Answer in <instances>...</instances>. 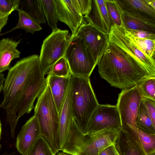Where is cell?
<instances>
[{
  "instance_id": "1",
  "label": "cell",
  "mask_w": 155,
  "mask_h": 155,
  "mask_svg": "<svg viewBox=\"0 0 155 155\" xmlns=\"http://www.w3.org/2000/svg\"><path fill=\"white\" fill-rule=\"evenodd\" d=\"M108 39V46L97 65L101 77L111 86L123 90L155 76L147 70L134 55Z\"/></svg>"
},
{
  "instance_id": "2",
  "label": "cell",
  "mask_w": 155,
  "mask_h": 155,
  "mask_svg": "<svg viewBox=\"0 0 155 155\" xmlns=\"http://www.w3.org/2000/svg\"><path fill=\"white\" fill-rule=\"evenodd\" d=\"M119 132L105 130L84 134L73 118L61 150L72 155H99L104 149L114 145Z\"/></svg>"
},
{
  "instance_id": "3",
  "label": "cell",
  "mask_w": 155,
  "mask_h": 155,
  "mask_svg": "<svg viewBox=\"0 0 155 155\" xmlns=\"http://www.w3.org/2000/svg\"><path fill=\"white\" fill-rule=\"evenodd\" d=\"M69 85L74 118L85 134L90 119L99 104L90 77L71 74Z\"/></svg>"
},
{
  "instance_id": "4",
  "label": "cell",
  "mask_w": 155,
  "mask_h": 155,
  "mask_svg": "<svg viewBox=\"0 0 155 155\" xmlns=\"http://www.w3.org/2000/svg\"><path fill=\"white\" fill-rule=\"evenodd\" d=\"M40 63L39 55L34 54L22 58L9 68L2 90L4 99L0 105V108L6 110V119L11 115L23 85Z\"/></svg>"
},
{
  "instance_id": "5",
  "label": "cell",
  "mask_w": 155,
  "mask_h": 155,
  "mask_svg": "<svg viewBox=\"0 0 155 155\" xmlns=\"http://www.w3.org/2000/svg\"><path fill=\"white\" fill-rule=\"evenodd\" d=\"M34 116L37 119L41 135L47 140L54 153L61 150L59 143V115L48 84L38 97Z\"/></svg>"
},
{
  "instance_id": "6",
  "label": "cell",
  "mask_w": 155,
  "mask_h": 155,
  "mask_svg": "<svg viewBox=\"0 0 155 155\" xmlns=\"http://www.w3.org/2000/svg\"><path fill=\"white\" fill-rule=\"evenodd\" d=\"M43 74L40 63L27 79L21 89L8 120L11 137L13 138L19 119L24 114H29L34 108L36 99L43 91L47 81Z\"/></svg>"
},
{
  "instance_id": "7",
  "label": "cell",
  "mask_w": 155,
  "mask_h": 155,
  "mask_svg": "<svg viewBox=\"0 0 155 155\" xmlns=\"http://www.w3.org/2000/svg\"><path fill=\"white\" fill-rule=\"evenodd\" d=\"M64 57L73 75L90 77L96 66L84 40L76 36L71 37Z\"/></svg>"
},
{
  "instance_id": "8",
  "label": "cell",
  "mask_w": 155,
  "mask_h": 155,
  "mask_svg": "<svg viewBox=\"0 0 155 155\" xmlns=\"http://www.w3.org/2000/svg\"><path fill=\"white\" fill-rule=\"evenodd\" d=\"M71 36L68 30L58 28L44 40L39 56L41 67L44 75L56 62L64 56Z\"/></svg>"
},
{
  "instance_id": "9",
  "label": "cell",
  "mask_w": 155,
  "mask_h": 155,
  "mask_svg": "<svg viewBox=\"0 0 155 155\" xmlns=\"http://www.w3.org/2000/svg\"><path fill=\"white\" fill-rule=\"evenodd\" d=\"M143 97L137 85L123 89L119 94L116 105L120 118L122 128L127 127L137 128L136 117Z\"/></svg>"
},
{
  "instance_id": "10",
  "label": "cell",
  "mask_w": 155,
  "mask_h": 155,
  "mask_svg": "<svg viewBox=\"0 0 155 155\" xmlns=\"http://www.w3.org/2000/svg\"><path fill=\"white\" fill-rule=\"evenodd\" d=\"M108 38L117 43L134 55L147 70L155 76V60L149 57L139 47L134 37L124 27L113 26Z\"/></svg>"
},
{
  "instance_id": "11",
  "label": "cell",
  "mask_w": 155,
  "mask_h": 155,
  "mask_svg": "<svg viewBox=\"0 0 155 155\" xmlns=\"http://www.w3.org/2000/svg\"><path fill=\"white\" fill-rule=\"evenodd\" d=\"M121 129L120 118L116 105L99 104L90 119L85 134L105 130L119 132Z\"/></svg>"
},
{
  "instance_id": "12",
  "label": "cell",
  "mask_w": 155,
  "mask_h": 155,
  "mask_svg": "<svg viewBox=\"0 0 155 155\" xmlns=\"http://www.w3.org/2000/svg\"><path fill=\"white\" fill-rule=\"evenodd\" d=\"M83 38L96 65L107 48L108 35L89 23L82 24L75 35Z\"/></svg>"
},
{
  "instance_id": "13",
  "label": "cell",
  "mask_w": 155,
  "mask_h": 155,
  "mask_svg": "<svg viewBox=\"0 0 155 155\" xmlns=\"http://www.w3.org/2000/svg\"><path fill=\"white\" fill-rule=\"evenodd\" d=\"M120 12L155 24V8L150 0H115Z\"/></svg>"
},
{
  "instance_id": "14",
  "label": "cell",
  "mask_w": 155,
  "mask_h": 155,
  "mask_svg": "<svg viewBox=\"0 0 155 155\" xmlns=\"http://www.w3.org/2000/svg\"><path fill=\"white\" fill-rule=\"evenodd\" d=\"M106 0H91L89 12L84 15L88 23L109 34L114 23L106 6Z\"/></svg>"
},
{
  "instance_id": "15",
  "label": "cell",
  "mask_w": 155,
  "mask_h": 155,
  "mask_svg": "<svg viewBox=\"0 0 155 155\" xmlns=\"http://www.w3.org/2000/svg\"><path fill=\"white\" fill-rule=\"evenodd\" d=\"M57 9L58 19L70 28L71 37L75 35L80 26L86 23L84 17L76 10L71 0H55Z\"/></svg>"
},
{
  "instance_id": "16",
  "label": "cell",
  "mask_w": 155,
  "mask_h": 155,
  "mask_svg": "<svg viewBox=\"0 0 155 155\" xmlns=\"http://www.w3.org/2000/svg\"><path fill=\"white\" fill-rule=\"evenodd\" d=\"M114 145L119 155H146L134 130L130 127L119 132Z\"/></svg>"
},
{
  "instance_id": "17",
  "label": "cell",
  "mask_w": 155,
  "mask_h": 155,
  "mask_svg": "<svg viewBox=\"0 0 155 155\" xmlns=\"http://www.w3.org/2000/svg\"><path fill=\"white\" fill-rule=\"evenodd\" d=\"M41 135L38 120L33 116L23 126L18 135L15 145L18 151L25 155Z\"/></svg>"
},
{
  "instance_id": "18",
  "label": "cell",
  "mask_w": 155,
  "mask_h": 155,
  "mask_svg": "<svg viewBox=\"0 0 155 155\" xmlns=\"http://www.w3.org/2000/svg\"><path fill=\"white\" fill-rule=\"evenodd\" d=\"M59 115V143L61 150L65 144L70 125L74 118L69 85Z\"/></svg>"
},
{
  "instance_id": "19",
  "label": "cell",
  "mask_w": 155,
  "mask_h": 155,
  "mask_svg": "<svg viewBox=\"0 0 155 155\" xmlns=\"http://www.w3.org/2000/svg\"><path fill=\"white\" fill-rule=\"evenodd\" d=\"M71 75L64 77L48 75L46 78L59 115L66 97Z\"/></svg>"
},
{
  "instance_id": "20",
  "label": "cell",
  "mask_w": 155,
  "mask_h": 155,
  "mask_svg": "<svg viewBox=\"0 0 155 155\" xmlns=\"http://www.w3.org/2000/svg\"><path fill=\"white\" fill-rule=\"evenodd\" d=\"M20 42L8 38L0 41V73L8 70L12 61L20 58L21 52L17 47Z\"/></svg>"
},
{
  "instance_id": "21",
  "label": "cell",
  "mask_w": 155,
  "mask_h": 155,
  "mask_svg": "<svg viewBox=\"0 0 155 155\" xmlns=\"http://www.w3.org/2000/svg\"><path fill=\"white\" fill-rule=\"evenodd\" d=\"M18 10L25 12L39 24L46 22L41 0H20Z\"/></svg>"
},
{
  "instance_id": "22",
  "label": "cell",
  "mask_w": 155,
  "mask_h": 155,
  "mask_svg": "<svg viewBox=\"0 0 155 155\" xmlns=\"http://www.w3.org/2000/svg\"><path fill=\"white\" fill-rule=\"evenodd\" d=\"M122 26L127 30H140L155 33V24L120 12Z\"/></svg>"
},
{
  "instance_id": "23",
  "label": "cell",
  "mask_w": 155,
  "mask_h": 155,
  "mask_svg": "<svg viewBox=\"0 0 155 155\" xmlns=\"http://www.w3.org/2000/svg\"><path fill=\"white\" fill-rule=\"evenodd\" d=\"M135 123L137 128L142 131L148 134H155V126L142 101L138 109Z\"/></svg>"
},
{
  "instance_id": "24",
  "label": "cell",
  "mask_w": 155,
  "mask_h": 155,
  "mask_svg": "<svg viewBox=\"0 0 155 155\" xmlns=\"http://www.w3.org/2000/svg\"><path fill=\"white\" fill-rule=\"evenodd\" d=\"M18 13L19 18L17 25L9 31L1 34V35L6 34L18 29H23L26 33L29 32L32 34L36 31H40L42 29L40 24L25 12L18 10Z\"/></svg>"
},
{
  "instance_id": "25",
  "label": "cell",
  "mask_w": 155,
  "mask_h": 155,
  "mask_svg": "<svg viewBox=\"0 0 155 155\" xmlns=\"http://www.w3.org/2000/svg\"><path fill=\"white\" fill-rule=\"evenodd\" d=\"M45 16L52 31L57 30L58 13L55 0H41Z\"/></svg>"
},
{
  "instance_id": "26",
  "label": "cell",
  "mask_w": 155,
  "mask_h": 155,
  "mask_svg": "<svg viewBox=\"0 0 155 155\" xmlns=\"http://www.w3.org/2000/svg\"><path fill=\"white\" fill-rule=\"evenodd\" d=\"M46 139L40 136L25 155H56Z\"/></svg>"
},
{
  "instance_id": "27",
  "label": "cell",
  "mask_w": 155,
  "mask_h": 155,
  "mask_svg": "<svg viewBox=\"0 0 155 155\" xmlns=\"http://www.w3.org/2000/svg\"><path fill=\"white\" fill-rule=\"evenodd\" d=\"M131 128L134 130L146 155L155 151V134H148L137 128Z\"/></svg>"
},
{
  "instance_id": "28",
  "label": "cell",
  "mask_w": 155,
  "mask_h": 155,
  "mask_svg": "<svg viewBox=\"0 0 155 155\" xmlns=\"http://www.w3.org/2000/svg\"><path fill=\"white\" fill-rule=\"evenodd\" d=\"M48 76L66 77L72 74L68 61L64 57L59 59L47 74Z\"/></svg>"
},
{
  "instance_id": "29",
  "label": "cell",
  "mask_w": 155,
  "mask_h": 155,
  "mask_svg": "<svg viewBox=\"0 0 155 155\" xmlns=\"http://www.w3.org/2000/svg\"><path fill=\"white\" fill-rule=\"evenodd\" d=\"M143 97L155 100V76L143 81L137 85Z\"/></svg>"
},
{
  "instance_id": "30",
  "label": "cell",
  "mask_w": 155,
  "mask_h": 155,
  "mask_svg": "<svg viewBox=\"0 0 155 155\" xmlns=\"http://www.w3.org/2000/svg\"><path fill=\"white\" fill-rule=\"evenodd\" d=\"M106 6L115 25L121 26L122 23L120 11L115 0H106Z\"/></svg>"
},
{
  "instance_id": "31",
  "label": "cell",
  "mask_w": 155,
  "mask_h": 155,
  "mask_svg": "<svg viewBox=\"0 0 155 155\" xmlns=\"http://www.w3.org/2000/svg\"><path fill=\"white\" fill-rule=\"evenodd\" d=\"M134 38L141 50L149 57L155 59V39L140 38L135 37Z\"/></svg>"
},
{
  "instance_id": "32",
  "label": "cell",
  "mask_w": 155,
  "mask_h": 155,
  "mask_svg": "<svg viewBox=\"0 0 155 155\" xmlns=\"http://www.w3.org/2000/svg\"><path fill=\"white\" fill-rule=\"evenodd\" d=\"M20 0H0V15H10L17 10Z\"/></svg>"
},
{
  "instance_id": "33",
  "label": "cell",
  "mask_w": 155,
  "mask_h": 155,
  "mask_svg": "<svg viewBox=\"0 0 155 155\" xmlns=\"http://www.w3.org/2000/svg\"><path fill=\"white\" fill-rule=\"evenodd\" d=\"M78 12L81 15L87 14L90 10L91 0H71Z\"/></svg>"
},
{
  "instance_id": "34",
  "label": "cell",
  "mask_w": 155,
  "mask_h": 155,
  "mask_svg": "<svg viewBox=\"0 0 155 155\" xmlns=\"http://www.w3.org/2000/svg\"><path fill=\"white\" fill-rule=\"evenodd\" d=\"M142 101L153 124L155 126V100L143 97Z\"/></svg>"
},
{
  "instance_id": "35",
  "label": "cell",
  "mask_w": 155,
  "mask_h": 155,
  "mask_svg": "<svg viewBox=\"0 0 155 155\" xmlns=\"http://www.w3.org/2000/svg\"><path fill=\"white\" fill-rule=\"evenodd\" d=\"M127 30L134 37L140 38L155 39V33L143 30Z\"/></svg>"
},
{
  "instance_id": "36",
  "label": "cell",
  "mask_w": 155,
  "mask_h": 155,
  "mask_svg": "<svg viewBox=\"0 0 155 155\" xmlns=\"http://www.w3.org/2000/svg\"><path fill=\"white\" fill-rule=\"evenodd\" d=\"M114 145L109 146L103 150L99 155H115Z\"/></svg>"
},
{
  "instance_id": "37",
  "label": "cell",
  "mask_w": 155,
  "mask_h": 155,
  "mask_svg": "<svg viewBox=\"0 0 155 155\" xmlns=\"http://www.w3.org/2000/svg\"><path fill=\"white\" fill-rule=\"evenodd\" d=\"M9 15H0V35H1V32L2 29L7 24Z\"/></svg>"
},
{
  "instance_id": "38",
  "label": "cell",
  "mask_w": 155,
  "mask_h": 155,
  "mask_svg": "<svg viewBox=\"0 0 155 155\" xmlns=\"http://www.w3.org/2000/svg\"><path fill=\"white\" fill-rule=\"evenodd\" d=\"M5 80L4 74L0 73V93L3 90Z\"/></svg>"
},
{
  "instance_id": "39",
  "label": "cell",
  "mask_w": 155,
  "mask_h": 155,
  "mask_svg": "<svg viewBox=\"0 0 155 155\" xmlns=\"http://www.w3.org/2000/svg\"><path fill=\"white\" fill-rule=\"evenodd\" d=\"M56 155H72L70 154H68L67 153L64 152H59Z\"/></svg>"
},
{
  "instance_id": "40",
  "label": "cell",
  "mask_w": 155,
  "mask_h": 155,
  "mask_svg": "<svg viewBox=\"0 0 155 155\" xmlns=\"http://www.w3.org/2000/svg\"><path fill=\"white\" fill-rule=\"evenodd\" d=\"M114 150L115 155H119L117 152L116 149H115L114 145Z\"/></svg>"
},
{
  "instance_id": "41",
  "label": "cell",
  "mask_w": 155,
  "mask_h": 155,
  "mask_svg": "<svg viewBox=\"0 0 155 155\" xmlns=\"http://www.w3.org/2000/svg\"><path fill=\"white\" fill-rule=\"evenodd\" d=\"M2 134V123L0 120V139L1 138V135Z\"/></svg>"
},
{
  "instance_id": "42",
  "label": "cell",
  "mask_w": 155,
  "mask_h": 155,
  "mask_svg": "<svg viewBox=\"0 0 155 155\" xmlns=\"http://www.w3.org/2000/svg\"><path fill=\"white\" fill-rule=\"evenodd\" d=\"M146 155H155V151L149 154H146Z\"/></svg>"
},
{
  "instance_id": "43",
  "label": "cell",
  "mask_w": 155,
  "mask_h": 155,
  "mask_svg": "<svg viewBox=\"0 0 155 155\" xmlns=\"http://www.w3.org/2000/svg\"><path fill=\"white\" fill-rule=\"evenodd\" d=\"M1 144H0V149H1Z\"/></svg>"
},
{
  "instance_id": "44",
  "label": "cell",
  "mask_w": 155,
  "mask_h": 155,
  "mask_svg": "<svg viewBox=\"0 0 155 155\" xmlns=\"http://www.w3.org/2000/svg\"><path fill=\"white\" fill-rule=\"evenodd\" d=\"M3 155H9V154H3Z\"/></svg>"
}]
</instances>
